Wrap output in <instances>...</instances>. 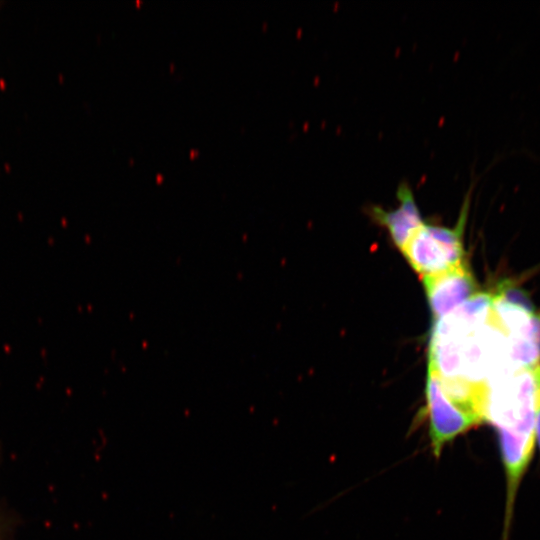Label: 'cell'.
<instances>
[{
  "label": "cell",
  "instance_id": "7",
  "mask_svg": "<svg viewBox=\"0 0 540 540\" xmlns=\"http://www.w3.org/2000/svg\"><path fill=\"white\" fill-rule=\"evenodd\" d=\"M493 297L498 298L508 304L524 309L530 313H535V307L528 293L512 282L511 280H503L497 284Z\"/></svg>",
  "mask_w": 540,
  "mask_h": 540
},
{
  "label": "cell",
  "instance_id": "6",
  "mask_svg": "<svg viewBox=\"0 0 540 540\" xmlns=\"http://www.w3.org/2000/svg\"><path fill=\"white\" fill-rule=\"evenodd\" d=\"M506 337L512 371L540 364V313L536 312L527 325Z\"/></svg>",
  "mask_w": 540,
  "mask_h": 540
},
{
  "label": "cell",
  "instance_id": "2",
  "mask_svg": "<svg viewBox=\"0 0 540 540\" xmlns=\"http://www.w3.org/2000/svg\"><path fill=\"white\" fill-rule=\"evenodd\" d=\"M470 191L453 228L424 223L409 239L402 253L422 277L457 268L464 263L463 232L468 215Z\"/></svg>",
  "mask_w": 540,
  "mask_h": 540
},
{
  "label": "cell",
  "instance_id": "5",
  "mask_svg": "<svg viewBox=\"0 0 540 540\" xmlns=\"http://www.w3.org/2000/svg\"><path fill=\"white\" fill-rule=\"evenodd\" d=\"M398 206L384 210L371 208V216L389 233L393 243L402 251L413 234L425 223L417 206L413 191L407 183L397 189Z\"/></svg>",
  "mask_w": 540,
  "mask_h": 540
},
{
  "label": "cell",
  "instance_id": "4",
  "mask_svg": "<svg viewBox=\"0 0 540 540\" xmlns=\"http://www.w3.org/2000/svg\"><path fill=\"white\" fill-rule=\"evenodd\" d=\"M423 283L435 321L479 292L477 283L465 264L438 275L425 276Z\"/></svg>",
  "mask_w": 540,
  "mask_h": 540
},
{
  "label": "cell",
  "instance_id": "8",
  "mask_svg": "<svg viewBox=\"0 0 540 540\" xmlns=\"http://www.w3.org/2000/svg\"><path fill=\"white\" fill-rule=\"evenodd\" d=\"M535 441L540 448V400L538 403L536 421H535Z\"/></svg>",
  "mask_w": 540,
  "mask_h": 540
},
{
  "label": "cell",
  "instance_id": "3",
  "mask_svg": "<svg viewBox=\"0 0 540 540\" xmlns=\"http://www.w3.org/2000/svg\"><path fill=\"white\" fill-rule=\"evenodd\" d=\"M425 394L424 415L428 419L432 452L438 458L448 443L478 423L445 396L438 376L429 369Z\"/></svg>",
  "mask_w": 540,
  "mask_h": 540
},
{
  "label": "cell",
  "instance_id": "1",
  "mask_svg": "<svg viewBox=\"0 0 540 540\" xmlns=\"http://www.w3.org/2000/svg\"><path fill=\"white\" fill-rule=\"evenodd\" d=\"M540 400V364L507 372L487 383L486 421L497 430L504 464L506 515L533 456L535 421Z\"/></svg>",
  "mask_w": 540,
  "mask_h": 540
}]
</instances>
